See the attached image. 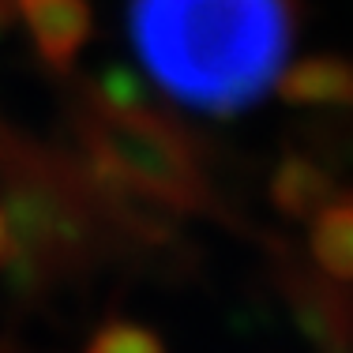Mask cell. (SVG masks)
Returning a JSON list of instances; mask_svg holds the SVG:
<instances>
[{
	"label": "cell",
	"mask_w": 353,
	"mask_h": 353,
	"mask_svg": "<svg viewBox=\"0 0 353 353\" xmlns=\"http://www.w3.org/2000/svg\"><path fill=\"white\" fill-rule=\"evenodd\" d=\"M87 353H165V346L154 331L117 319V323H109L94 334V342L87 346Z\"/></svg>",
	"instance_id": "obj_6"
},
{
	"label": "cell",
	"mask_w": 353,
	"mask_h": 353,
	"mask_svg": "<svg viewBox=\"0 0 353 353\" xmlns=\"http://www.w3.org/2000/svg\"><path fill=\"white\" fill-rule=\"evenodd\" d=\"M102 154L105 165L128 184H143V188L158 192H184L188 188V165H184L181 150L173 147L162 132H150L128 121H117L102 136Z\"/></svg>",
	"instance_id": "obj_2"
},
{
	"label": "cell",
	"mask_w": 353,
	"mask_h": 353,
	"mask_svg": "<svg viewBox=\"0 0 353 353\" xmlns=\"http://www.w3.org/2000/svg\"><path fill=\"white\" fill-rule=\"evenodd\" d=\"M282 90L290 102H301V105L353 102V68L346 61H334V57H316V61L301 64V68L285 75Z\"/></svg>",
	"instance_id": "obj_4"
},
{
	"label": "cell",
	"mask_w": 353,
	"mask_h": 353,
	"mask_svg": "<svg viewBox=\"0 0 353 353\" xmlns=\"http://www.w3.org/2000/svg\"><path fill=\"white\" fill-rule=\"evenodd\" d=\"M38 53L49 64H68L90 38V0H15Z\"/></svg>",
	"instance_id": "obj_3"
},
{
	"label": "cell",
	"mask_w": 353,
	"mask_h": 353,
	"mask_svg": "<svg viewBox=\"0 0 353 353\" xmlns=\"http://www.w3.org/2000/svg\"><path fill=\"white\" fill-rule=\"evenodd\" d=\"M12 248H15V237H12V222L0 214V263L12 259Z\"/></svg>",
	"instance_id": "obj_7"
},
{
	"label": "cell",
	"mask_w": 353,
	"mask_h": 353,
	"mask_svg": "<svg viewBox=\"0 0 353 353\" xmlns=\"http://www.w3.org/2000/svg\"><path fill=\"white\" fill-rule=\"evenodd\" d=\"M312 252L323 271L353 282V199L327 203L312 225Z\"/></svg>",
	"instance_id": "obj_5"
},
{
	"label": "cell",
	"mask_w": 353,
	"mask_h": 353,
	"mask_svg": "<svg viewBox=\"0 0 353 353\" xmlns=\"http://www.w3.org/2000/svg\"><path fill=\"white\" fill-rule=\"evenodd\" d=\"M15 19V0H0V34H4V27Z\"/></svg>",
	"instance_id": "obj_8"
},
{
	"label": "cell",
	"mask_w": 353,
	"mask_h": 353,
	"mask_svg": "<svg viewBox=\"0 0 353 353\" xmlns=\"http://www.w3.org/2000/svg\"><path fill=\"white\" fill-rule=\"evenodd\" d=\"M132 46L165 98L230 117L282 79L297 0H132Z\"/></svg>",
	"instance_id": "obj_1"
}]
</instances>
